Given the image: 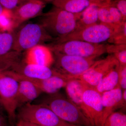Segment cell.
I'll return each mask as SVG.
<instances>
[{
  "label": "cell",
  "instance_id": "cell-33",
  "mask_svg": "<svg viewBox=\"0 0 126 126\" xmlns=\"http://www.w3.org/2000/svg\"><path fill=\"white\" fill-rule=\"evenodd\" d=\"M90 2H92L94 4H97L101 5L106 4H109V0H87Z\"/></svg>",
  "mask_w": 126,
  "mask_h": 126
},
{
  "label": "cell",
  "instance_id": "cell-15",
  "mask_svg": "<svg viewBox=\"0 0 126 126\" xmlns=\"http://www.w3.org/2000/svg\"><path fill=\"white\" fill-rule=\"evenodd\" d=\"M16 80L19 83L16 98L18 109L31 103L43 93L39 88L29 81L25 79Z\"/></svg>",
  "mask_w": 126,
  "mask_h": 126
},
{
  "label": "cell",
  "instance_id": "cell-14",
  "mask_svg": "<svg viewBox=\"0 0 126 126\" xmlns=\"http://www.w3.org/2000/svg\"><path fill=\"white\" fill-rule=\"evenodd\" d=\"M123 90L120 87L115 88L101 94L103 111V124L107 117L118 109L126 108L122 100Z\"/></svg>",
  "mask_w": 126,
  "mask_h": 126
},
{
  "label": "cell",
  "instance_id": "cell-25",
  "mask_svg": "<svg viewBox=\"0 0 126 126\" xmlns=\"http://www.w3.org/2000/svg\"><path fill=\"white\" fill-rule=\"evenodd\" d=\"M14 29L11 11L5 9L0 15V30L11 32Z\"/></svg>",
  "mask_w": 126,
  "mask_h": 126
},
{
  "label": "cell",
  "instance_id": "cell-17",
  "mask_svg": "<svg viewBox=\"0 0 126 126\" xmlns=\"http://www.w3.org/2000/svg\"><path fill=\"white\" fill-rule=\"evenodd\" d=\"M54 6L73 14H80L92 4L87 0H54Z\"/></svg>",
  "mask_w": 126,
  "mask_h": 126
},
{
  "label": "cell",
  "instance_id": "cell-19",
  "mask_svg": "<svg viewBox=\"0 0 126 126\" xmlns=\"http://www.w3.org/2000/svg\"><path fill=\"white\" fill-rule=\"evenodd\" d=\"M119 65L110 71L103 77L94 88L98 92L102 94L118 87V68Z\"/></svg>",
  "mask_w": 126,
  "mask_h": 126
},
{
  "label": "cell",
  "instance_id": "cell-37",
  "mask_svg": "<svg viewBox=\"0 0 126 126\" xmlns=\"http://www.w3.org/2000/svg\"><path fill=\"white\" fill-rule=\"evenodd\" d=\"M11 126H14V125H11Z\"/></svg>",
  "mask_w": 126,
  "mask_h": 126
},
{
  "label": "cell",
  "instance_id": "cell-4",
  "mask_svg": "<svg viewBox=\"0 0 126 126\" xmlns=\"http://www.w3.org/2000/svg\"><path fill=\"white\" fill-rule=\"evenodd\" d=\"M54 40L40 24L29 23L15 34L12 50L21 53L35 46Z\"/></svg>",
  "mask_w": 126,
  "mask_h": 126
},
{
  "label": "cell",
  "instance_id": "cell-3",
  "mask_svg": "<svg viewBox=\"0 0 126 126\" xmlns=\"http://www.w3.org/2000/svg\"><path fill=\"white\" fill-rule=\"evenodd\" d=\"M16 118L45 126H79L62 120L51 109L41 104H27L17 109Z\"/></svg>",
  "mask_w": 126,
  "mask_h": 126
},
{
  "label": "cell",
  "instance_id": "cell-34",
  "mask_svg": "<svg viewBox=\"0 0 126 126\" xmlns=\"http://www.w3.org/2000/svg\"><path fill=\"white\" fill-rule=\"evenodd\" d=\"M5 8L3 7V6H2L1 4L0 3V15L4 12V11L5 10Z\"/></svg>",
  "mask_w": 126,
  "mask_h": 126
},
{
  "label": "cell",
  "instance_id": "cell-35",
  "mask_svg": "<svg viewBox=\"0 0 126 126\" xmlns=\"http://www.w3.org/2000/svg\"><path fill=\"white\" fill-rule=\"evenodd\" d=\"M44 0L46 1H53L54 0Z\"/></svg>",
  "mask_w": 126,
  "mask_h": 126
},
{
  "label": "cell",
  "instance_id": "cell-22",
  "mask_svg": "<svg viewBox=\"0 0 126 126\" xmlns=\"http://www.w3.org/2000/svg\"><path fill=\"white\" fill-rule=\"evenodd\" d=\"M108 42L110 44H126V21H123L114 28Z\"/></svg>",
  "mask_w": 126,
  "mask_h": 126
},
{
  "label": "cell",
  "instance_id": "cell-13",
  "mask_svg": "<svg viewBox=\"0 0 126 126\" xmlns=\"http://www.w3.org/2000/svg\"><path fill=\"white\" fill-rule=\"evenodd\" d=\"M23 61L27 63L50 67L53 64L54 59L49 47L39 45L26 51Z\"/></svg>",
  "mask_w": 126,
  "mask_h": 126
},
{
  "label": "cell",
  "instance_id": "cell-1",
  "mask_svg": "<svg viewBox=\"0 0 126 126\" xmlns=\"http://www.w3.org/2000/svg\"><path fill=\"white\" fill-rule=\"evenodd\" d=\"M82 13L72 14L54 6L42 16L39 24L55 40L74 31Z\"/></svg>",
  "mask_w": 126,
  "mask_h": 126
},
{
  "label": "cell",
  "instance_id": "cell-27",
  "mask_svg": "<svg viewBox=\"0 0 126 126\" xmlns=\"http://www.w3.org/2000/svg\"><path fill=\"white\" fill-rule=\"evenodd\" d=\"M108 8L113 24L117 25L124 21L122 16L118 9L111 3L107 4Z\"/></svg>",
  "mask_w": 126,
  "mask_h": 126
},
{
  "label": "cell",
  "instance_id": "cell-36",
  "mask_svg": "<svg viewBox=\"0 0 126 126\" xmlns=\"http://www.w3.org/2000/svg\"><path fill=\"white\" fill-rule=\"evenodd\" d=\"M111 0H109V2H111Z\"/></svg>",
  "mask_w": 126,
  "mask_h": 126
},
{
  "label": "cell",
  "instance_id": "cell-11",
  "mask_svg": "<svg viewBox=\"0 0 126 126\" xmlns=\"http://www.w3.org/2000/svg\"><path fill=\"white\" fill-rule=\"evenodd\" d=\"M46 4L42 0H25L11 11L14 29L42 13Z\"/></svg>",
  "mask_w": 126,
  "mask_h": 126
},
{
  "label": "cell",
  "instance_id": "cell-26",
  "mask_svg": "<svg viewBox=\"0 0 126 126\" xmlns=\"http://www.w3.org/2000/svg\"><path fill=\"white\" fill-rule=\"evenodd\" d=\"M107 4L101 5L99 6L98 11V21L101 23L106 24L112 27H115L116 25H114Z\"/></svg>",
  "mask_w": 126,
  "mask_h": 126
},
{
  "label": "cell",
  "instance_id": "cell-31",
  "mask_svg": "<svg viewBox=\"0 0 126 126\" xmlns=\"http://www.w3.org/2000/svg\"><path fill=\"white\" fill-rule=\"evenodd\" d=\"M16 126H45L21 120H18Z\"/></svg>",
  "mask_w": 126,
  "mask_h": 126
},
{
  "label": "cell",
  "instance_id": "cell-30",
  "mask_svg": "<svg viewBox=\"0 0 126 126\" xmlns=\"http://www.w3.org/2000/svg\"><path fill=\"white\" fill-rule=\"evenodd\" d=\"M25 0H0V3L5 9L12 11Z\"/></svg>",
  "mask_w": 126,
  "mask_h": 126
},
{
  "label": "cell",
  "instance_id": "cell-6",
  "mask_svg": "<svg viewBox=\"0 0 126 126\" xmlns=\"http://www.w3.org/2000/svg\"><path fill=\"white\" fill-rule=\"evenodd\" d=\"M53 53L55 71L68 81L83 73L95 63V59Z\"/></svg>",
  "mask_w": 126,
  "mask_h": 126
},
{
  "label": "cell",
  "instance_id": "cell-2",
  "mask_svg": "<svg viewBox=\"0 0 126 126\" xmlns=\"http://www.w3.org/2000/svg\"><path fill=\"white\" fill-rule=\"evenodd\" d=\"M39 103L49 108L64 121L76 126H92L81 109L70 99L59 92L47 94L41 98Z\"/></svg>",
  "mask_w": 126,
  "mask_h": 126
},
{
  "label": "cell",
  "instance_id": "cell-28",
  "mask_svg": "<svg viewBox=\"0 0 126 126\" xmlns=\"http://www.w3.org/2000/svg\"><path fill=\"white\" fill-rule=\"evenodd\" d=\"M118 73V86L123 90L126 89V65L119 64Z\"/></svg>",
  "mask_w": 126,
  "mask_h": 126
},
{
  "label": "cell",
  "instance_id": "cell-18",
  "mask_svg": "<svg viewBox=\"0 0 126 126\" xmlns=\"http://www.w3.org/2000/svg\"><path fill=\"white\" fill-rule=\"evenodd\" d=\"M99 5L93 4L82 13L77 22L75 30H78L98 23V11ZM74 30V31H75Z\"/></svg>",
  "mask_w": 126,
  "mask_h": 126
},
{
  "label": "cell",
  "instance_id": "cell-23",
  "mask_svg": "<svg viewBox=\"0 0 126 126\" xmlns=\"http://www.w3.org/2000/svg\"><path fill=\"white\" fill-rule=\"evenodd\" d=\"M15 34L11 32L0 33V56L11 52L14 44Z\"/></svg>",
  "mask_w": 126,
  "mask_h": 126
},
{
  "label": "cell",
  "instance_id": "cell-5",
  "mask_svg": "<svg viewBox=\"0 0 126 126\" xmlns=\"http://www.w3.org/2000/svg\"><path fill=\"white\" fill-rule=\"evenodd\" d=\"M53 53L96 59L107 53L106 44H94L79 40H70L53 43L48 46Z\"/></svg>",
  "mask_w": 126,
  "mask_h": 126
},
{
  "label": "cell",
  "instance_id": "cell-9",
  "mask_svg": "<svg viewBox=\"0 0 126 126\" xmlns=\"http://www.w3.org/2000/svg\"><path fill=\"white\" fill-rule=\"evenodd\" d=\"M119 64L116 59L111 54L106 58L96 61L86 72L70 79H79L90 87L94 88L104 77Z\"/></svg>",
  "mask_w": 126,
  "mask_h": 126
},
{
  "label": "cell",
  "instance_id": "cell-12",
  "mask_svg": "<svg viewBox=\"0 0 126 126\" xmlns=\"http://www.w3.org/2000/svg\"><path fill=\"white\" fill-rule=\"evenodd\" d=\"M10 70L21 76L32 79H43L58 75L49 67L27 63L21 60L15 64Z\"/></svg>",
  "mask_w": 126,
  "mask_h": 126
},
{
  "label": "cell",
  "instance_id": "cell-32",
  "mask_svg": "<svg viewBox=\"0 0 126 126\" xmlns=\"http://www.w3.org/2000/svg\"><path fill=\"white\" fill-rule=\"evenodd\" d=\"M2 109H3L0 105V126H7Z\"/></svg>",
  "mask_w": 126,
  "mask_h": 126
},
{
  "label": "cell",
  "instance_id": "cell-21",
  "mask_svg": "<svg viewBox=\"0 0 126 126\" xmlns=\"http://www.w3.org/2000/svg\"><path fill=\"white\" fill-rule=\"evenodd\" d=\"M106 52L112 54L122 65H126V44H106Z\"/></svg>",
  "mask_w": 126,
  "mask_h": 126
},
{
  "label": "cell",
  "instance_id": "cell-29",
  "mask_svg": "<svg viewBox=\"0 0 126 126\" xmlns=\"http://www.w3.org/2000/svg\"><path fill=\"white\" fill-rule=\"evenodd\" d=\"M110 3L114 5L120 12L124 21L126 20V0H113Z\"/></svg>",
  "mask_w": 126,
  "mask_h": 126
},
{
  "label": "cell",
  "instance_id": "cell-7",
  "mask_svg": "<svg viewBox=\"0 0 126 126\" xmlns=\"http://www.w3.org/2000/svg\"><path fill=\"white\" fill-rule=\"evenodd\" d=\"M114 28L103 23H98L82 30H75L66 36L55 40L53 43L79 40L92 44H102L108 41Z\"/></svg>",
  "mask_w": 126,
  "mask_h": 126
},
{
  "label": "cell",
  "instance_id": "cell-16",
  "mask_svg": "<svg viewBox=\"0 0 126 126\" xmlns=\"http://www.w3.org/2000/svg\"><path fill=\"white\" fill-rule=\"evenodd\" d=\"M88 86L84 82L79 79H71L68 81L65 87L68 98L81 109L84 115L86 108L83 100V94Z\"/></svg>",
  "mask_w": 126,
  "mask_h": 126
},
{
  "label": "cell",
  "instance_id": "cell-24",
  "mask_svg": "<svg viewBox=\"0 0 126 126\" xmlns=\"http://www.w3.org/2000/svg\"><path fill=\"white\" fill-rule=\"evenodd\" d=\"M103 126H126V115L122 112H114L107 117Z\"/></svg>",
  "mask_w": 126,
  "mask_h": 126
},
{
  "label": "cell",
  "instance_id": "cell-20",
  "mask_svg": "<svg viewBox=\"0 0 126 126\" xmlns=\"http://www.w3.org/2000/svg\"><path fill=\"white\" fill-rule=\"evenodd\" d=\"M21 53L12 50L0 56V74L10 70L15 64L20 60Z\"/></svg>",
  "mask_w": 126,
  "mask_h": 126
},
{
  "label": "cell",
  "instance_id": "cell-10",
  "mask_svg": "<svg viewBox=\"0 0 126 126\" xmlns=\"http://www.w3.org/2000/svg\"><path fill=\"white\" fill-rule=\"evenodd\" d=\"M83 100L86 108L85 116L92 126H103L101 94L88 86L84 92Z\"/></svg>",
  "mask_w": 126,
  "mask_h": 126
},
{
  "label": "cell",
  "instance_id": "cell-8",
  "mask_svg": "<svg viewBox=\"0 0 126 126\" xmlns=\"http://www.w3.org/2000/svg\"><path fill=\"white\" fill-rule=\"evenodd\" d=\"M18 84L6 71L0 74V105L7 113L11 125L16 119Z\"/></svg>",
  "mask_w": 126,
  "mask_h": 126
}]
</instances>
